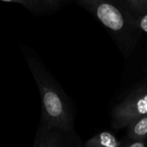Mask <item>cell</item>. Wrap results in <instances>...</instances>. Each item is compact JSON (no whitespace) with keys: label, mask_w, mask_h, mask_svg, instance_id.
Returning <instances> with one entry per match:
<instances>
[{"label":"cell","mask_w":147,"mask_h":147,"mask_svg":"<svg viewBox=\"0 0 147 147\" xmlns=\"http://www.w3.org/2000/svg\"><path fill=\"white\" fill-rule=\"evenodd\" d=\"M23 53L41 96L40 121L49 126L73 130L75 107L71 99L36 55L25 49H23Z\"/></svg>","instance_id":"obj_1"},{"label":"cell","mask_w":147,"mask_h":147,"mask_svg":"<svg viewBox=\"0 0 147 147\" xmlns=\"http://www.w3.org/2000/svg\"><path fill=\"white\" fill-rule=\"evenodd\" d=\"M78 2L112 32L125 55H128L137 41L134 30L138 29L135 19L128 17L112 0H78Z\"/></svg>","instance_id":"obj_2"},{"label":"cell","mask_w":147,"mask_h":147,"mask_svg":"<svg viewBox=\"0 0 147 147\" xmlns=\"http://www.w3.org/2000/svg\"><path fill=\"white\" fill-rule=\"evenodd\" d=\"M144 114H147V83L136 87L115 104L111 111L112 127L125 128L132 119Z\"/></svg>","instance_id":"obj_3"},{"label":"cell","mask_w":147,"mask_h":147,"mask_svg":"<svg viewBox=\"0 0 147 147\" xmlns=\"http://www.w3.org/2000/svg\"><path fill=\"white\" fill-rule=\"evenodd\" d=\"M79 134L73 130L49 126L40 121L32 147H83Z\"/></svg>","instance_id":"obj_4"},{"label":"cell","mask_w":147,"mask_h":147,"mask_svg":"<svg viewBox=\"0 0 147 147\" xmlns=\"http://www.w3.org/2000/svg\"><path fill=\"white\" fill-rule=\"evenodd\" d=\"M83 147H123V141L111 131H104L89 138Z\"/></svg>","instance_id":"obj_5"},{"label":"cell","mask_w":147,"mask_h":147,"mask_svg":"<svg viewBox=\"0 0 147 147\" xmlns=\"http://www.w3.org/2000/svg\"><path fill=\"white\" fill-rule=\"evenodd\" d=\"M127 138L146 141L147 139V114L132 119L126 126Z\"/></svg>","instance_id":"obj_6"},{"label":"cell","mask_w":147,"mask_h":147,"mask_svg":"<svg viewBox=\"0 0 147 147\" xmlns=\"http://www.w3.org/2000/svg\"><path fill=\"white\" fill-rule=\"evenodd\" d=\"M31 11H44L51 9L60 4L61 0H26Z\"/></svg>","instance_id":"obj_7"},{"label":"cell","mask_w":147,"mask_h":147,"mask_svg":"<svg viewBox=\"0 0 147 147\" xmlns=\"http://www.w3.org/2000/svg\"><path fill=\"white\" fill-rule=\"evenodd\" d=\"M135 24L139 30L147 34V10L138 15V18L135 19Z\"/></svg>","instance_id":"obj_8"},{"label":"cell","mask_w":147,"mask_h":147,"mask_svg":"<svg viewBox=\"0 0 147 147\" xmlns=\"http://www.w3.org/2000/svg\"><path fill=\"white\" fill-rule=\"evenodd\" d=\"M125 1L132 10H134L138 14H141L145 11L144 7L141 3V0H125Z\"/></svg>","instance_id":"obj_9"},{"label":"cell","mask_w":147,"mask_h":147,"mask_svg":"<svg viewBox=\"0 0 147 147\" xmlns=\"http://www.w3.org/2000/svg\"><path fill=\"white\" fill-rule=\"evenodd\" d=\"M123 147H146L145 141L127 138L126 141H123Z\"/></svg>","instance_id":"obj_10"},{"label":"cell","mask_w":147,"mask_h":147,"mask_svg":"<svg viewBox=\"0 0 147 147\" xmlns=\"http://www.w3.org/2000/svg\"><path fill=\"white\" fill-rule=\"evenodd\" d=\"M0 1H4V2H10V3H17V4H20L27 8H29L28 3L26 0H0Z\"/></svg>","instance_id":"obj_11"},{"label":"cell","mask_w":147,"mask_h":147,"mask_svg":"<svg viewBox=\"0 0 147 147\" xmlns=\"http://www.w3.org/2000/svg\"><path fill=\"white\" fill-rule=\"evenodd\" d=\"M141 3L145 10H147V0H141Z\"/></svg>","instance_id":"obj_12"},{"label":"cell","mask_w":147,"mask_h":147,"mask_svg":"<svg viewBox=\"0 0 147 147\" xmlns=\"http://www.w3.org/2000/svg\"><path fill=\"white\" fill-rule=\"evenodd\" d=\"M145 72L147 73V67H146V69H145Z\"/></svg>","instance_id":"obj_13"}]
</instances>
